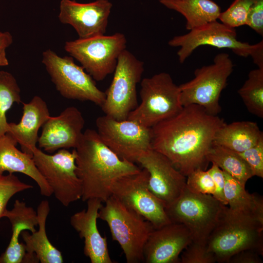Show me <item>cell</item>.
Returning <instances> with one entry per match:
<instances>
[{"label": "cell", "mask_w": 263, "mask_h": 263, "mask_svg": "<svg viewBox=\"0 0 263 263\" xmlns=\"http://www.w3.org/2000/svg\"><path fill=\"white\" fill-rule=\"evenodd\" d=\"M233 67L229 55L222 53L214 57L211 64L196 69L193 79L179 86L182 106L196 104L209 113L218 115L222 109L221 94Z\"/></svg>", "instance_id": "7"}, {"label": "cell", "mask_w": 263, "mask_h": 263, "mask_svg": "<svg viewBox=\"0 0 263 263\" xmlns=\"http://www.w3.org/2000/svg\"><path fill=\"white\" fill-rule=\"evenodd\" d=\"M75 149H60L53 154L37 148L33 158L39 172L50 187L52 194L64 207L81 199L82 187L76 172Z\"/></svg>", "instance_id": "12"}, {"label": "cell", "mask_w": 263, "mask_h": 263, "mask_svg": "<svg viewBox=\"0 0 263 263\" xmlns=\"http://www.w3.org/2000/svg\"><path fill=\"white\" fill-rule=\"evenodd\" d=\"M126 44L124 34L115 33L67 41L64 50L95 81H100L114 72Z\"/></svg>", "instance_id": "10"}, {"label": "cell", "mask_w": 263, "mask_h": 263, "mask_svg": "<svg viewBox=\"0 0 263 263\" xmlns=\"http://www.w3.org/2000/svg\"><path fill=\"white\" fill-rule=\"evenodd\" d=\"M3 217H7L11 225L12 236L5 251L0 256V263H25L26 256L24 244L19 238L24 230L35 232L38 225L37 211L19 200L15 201L11 210H5Z\"/></svg>", "instance_id": "21"}, {"label": "cell", "mask_w": 263, "mask_h": 263, "mask_svg": "<svg viewBox=\"0 0 263 263\" xmlns=\"http://www.w3.org/2000/svg\"><path fill=\"white\" fill-rule=\"evenodd\" d=\"M141 103L128 119L151 128L178 113L183 108L180 90L166 72L144 78L141 82Z\"/></svg>", "instance_id": "6"}, {"label": "cell", "mask_w": 263, "mask_h": 263, "mask_svg": "<svg viewBox=\"0 0 263 263\" xmlns=\"http://www.w3.org/2000/svg\"><path fill=\"white\" fill-rule=\"evenodd\" d=\"M225 197L229 208L246 214L263 225V199L262 196L249 193L245 187L224 171Z\"/></svg>", "instance_id": "26"}, {"label": "cell", "mask_w": 263, "mask_h": 263, "mask_svg": "<svg viewBox=\"0 0 263 263\" xmlns=\"http://www.w3.org/2000/svg\"><path fill=\"white\" fill-rule=\"evenodd\" d=\"M250 168L253 176L263 177V138L255 145L239 153Z\"/></svg>", "instance_id": "34"}, {"label": "cell", "mask_w": 263, "mask_h": 263, "mask_svg": "<svg viewBox=\"0 0 263 263\" xmlns=\"http://www.w3.org/2000/svg\"><path fill=\"white\" fill-rule=\"evenodd\" d=\"M13 37L8 32H0V49L8 47L13 42Z\"/></svg>", "instance_id": "38"}, {"label": "cell", "mask_w": 263, "mask_h": 263, "mask_svg": "<svg viewBox=\"0 0 263 263\" xmlns=\"http://www.w3.org/2000/svg\"><path fill=\"white\" fill-rule=\"evenodd\" d=\"M261 255L253 249H246L233 255L227 263H262Z\"/></svg>", "instance_id": "37"}, {"label": "cell", "mask_w": 263, "mask_h": 263, "mask_svg": "<svg viewBox=\"0 0 263 263\" xmlns=\"http://www.w3.org/2000/svg\"><path fill=\"white\" fill-rule=\"evenodd\" d=\"M186 188L192 192L213 195L215 186L207 170L197 169L186 177Z\"/></svg>", "instance_id": "32"}, {"label": "cell", "mask_w": 263, "mask_h": 263, "mask_svg": "<svg viewBox=\"0 0 263 263\" xmlns=\"http://www.w3.org/2000/svg\"><path fill=\"white\" fill-rule=\"evenodd\" d=\"M246 25L263 36V0H256L251 6Z\"/></svg>", "instance_id": "35"}, {"label": "cell", "mask_w": 263, "mask_h": 263, "mask_svg": "<svg viewBox=\"0 0 263 263\" xmlns=\"http://www.w3.org/2000/svg\"><path fill=\"white\" fill-rule=\"evenodd\" d=\"M149 173L143 168L137 173L121 177L111 187L112 195L150 222L155 228L171 223L163 203L148 187Z\"/></svg>", "instance_id": "14"}, {"label": "cell", "mask_w": 263, "mask_h": 263, "mask_svg": "<svg viewBox=\"0 0 263 263\" xmlns=\"http://www.w3.org/2000/svg\"><path fill=\"white\" fill-rule=\"evenodd\" d=\"M167 8L177 11L186 19V28L191 30L218 19L221 10L211 0H159Z\"/></svg>", "instance_id": "25"}, {"label": "cell", "mask_w": 263, "mask_h": 263, "mask_svg": "<svg viewBox=\"0 0 263 263\" xmlns=\"http://www.w3.org/2000/svg\"><path fill=\"white\" fill-rule=\"evenodd\" d=\"M181 263H214L216 258L207 247L203 244L192 241L182 252Z\"/></svg>", "instance_id": "33"}, {"label": "cell", "mask_w": 263, "mask_h": 263, "mask_svg": "<svg viewBox=\"0 0 263 263\" xmlns=\"http://www.w3.org/2000/svg\"><path fill=\"white\" fill-rule=\"evenodd\" d=\"M50 210L49 202L42 200L37 211L38 230L31 233L24 230L21 233L26 251L25 263H62L64 262L61 252L52 244L47 235L46 223Z\"/></svg>", "instance_id": "23"}, {"label": "cell", "mask_w": 263, "mask_h": 263, "mask_svg": "<svg viewBox=\"0 0 263 263\" xmlns=\"http://www.w3.org/2000/svg\"><path fill=\"white\" fill-rule=\"evenodd\" d=\"M112 7L108 0L86 3L61 0L58 19L61 23L72 26L79 38L105 35Z\"/></svg>", "instance_id": "16"}, {"label": "cell", "mask_w": 263, "mask_h": 263, "mask_svg": "<svg viewBox=\"0 0 263 263\" xmlns=\"http://www.w3.org/2000/svg\"><path fill=\"white\" fill-rule=\"evenodd\" d=\"M223 206L212 195L195 193L186 186L179 197L165 208L171 222L181 224L188 229L192 241L207 244Z\"/></svg>", "instance_id": "8"}, {"label": "cell", "mask_w": 263, "mask_h": 263, "mask_svg": "<svg viewBox=\"0 0 263 263\" xmlns=\"http://www.w3.org/2000/svg\"><path fill=\"white\" fill-rule=\"evenodd\" d=\"M21 102L20 89L16 78L10 73L0 71V136L8 131L7 112L14 103Z\"/></svg>", "instance_id": "29"}, {"label": "cell", "mask_w": 263, "mask_h": 263, "mask_svg": "<svg viewBox=\"0 0 263 263\" xmlns=\"http://www.w3.org/2000/svg\"><path fill=\"white\" fill-rule=\"evenodd\" d=\"M17 144L7 133L0 136V174L5 171L23 173L36 182L41 195L50 196L52 190L37 168L33 155L18 150Z\"/></svg>", "instance_id": "22"}, {"label": "cell", "mask_w": 263, "mask_h": 263, "mask_svg": "<svg viewBox=\"0 0 263 263\" xmlns=\"http://www.w3.org/2000/svg\"><path fill=\"white\" fill-rule=\"evenodd\" d=\"M144 71L142 61L127 49L121 53L101 107L105 115L118 120L128 119L130 113L138 105L137 85Z\"/></svg>", "instance_id": "11"}, {"label": "cell", "mask_w": 263, "mask_h": 263, "mask_svg": "<svg viewBox=\"0 0 263 263\" xmlns=\"http://www.w3.org/2000/svg\"><path fill=\"white\" fill-rule=\"evenodd\" d=\"M207 159L244 187L248 180L253 176L250 167L239 153L222 146L213 144Z\"/></svg>", "instance_id": "27"}, {"label": "cell", "mask_w": 263, "mask_h": 263, "mask_svg": "<svg viewBox=\"0 0 263 263\" xmlns=\"http://www.w3.org/2000/svg\"><path fill=\"white\" fill-rule=\"evenodd\" d=\"M100 208L98 218L105 221L112 239L120 245L128 263L143 261V249L153 225L112 195Z\"/></svg>", "instance_id": "4"}, {"label": "cell", "mask_w": 263, "mask_h": 263, "mask_svg": "<svg viewBox=\"0 0 263 263\" xmlns=\"http://www.w3.org/2000/svg\"><path fill=\"white\" fill-rule=\"evenodd\" d=\"M86 209L74 213L70 218L72 226L84 239V254L92 263H113L109 255L106 237L97 228L98 211L102 202L96 198L88 200Z\"/></svg>", "instance_id": "19"}, {"label": "cell", "mask_w": 263, "mask_h": 263, "mask_svg": "<svg viewBox=\"0 0 263 263\" xmlns=\"http://www.w3.org/2000/svg\"><path fill=\"white\" fill-rule=\"evenodd\" d=\"M22 104L23 113L20 121L9 123L7 133L20 145L22 151L33 155L37 148L39 130L51 115L47 103L38 95Z\"/></svg>", "instance_id": "20"}, {"label": "cell", "mask_w": 263, "mask_h": 263, "mask_svg": "<svg viewBox=\"0 0 263 263\" xmlns=\"http://www.w3.org/2000/svg\"><path fill=\"white\" fill-rule=\"evenodd\" d=\"M263 225L251 216L224 205L207 241L216 262L227 263L233 255L253 249L263 255Z\"/></svg>", "instance_id": "3"}, {"label": "cell", "mask_w": 263, "mask_h": 263, "mask_svg": "<svg viewBox=\"0 0 263 263\" xmlns=\"http://www.w3.org/2000/svg\"><path fill=\"white\" fill-rule=\"evenodd\" d=\"M149 173L148 187L165 208L175 201L186 186V177L164 155L150 149L137 160Z\"/></svg>", "instance_id": "15"}, {"label": "cell", "mask_w": 263, "mask_h": 263, "mask_svg": "<svg viewBox=\"0 0 263 263\" xmlns=\"http://www.w3.org/2000/svg\"><path fill=\"white\" fill-rule=\"evenodd\" d=\"M249 113L263 117V69L257 68L249 72L247 79L238 91Z\"/></svg>", "instance_id": "28"}, {"label": "cell", "mask_w": 263, "mask_h": 263, "mask_svg": "<svg viewBox=\"0 0 263 263\" xmlns=\"http://www.w3.org/2000/svg\"><path fill=\"white\" fill-rule=\"evenodd\" d=\"M33 188L21 181L13 173L0 174V219L3 217L8 202L14 195Z\"/></svg>", "instance_id": "31"}, {"label": "cell", "mask_w": 263, "mask_h": 263, "mask_svg": "<svg viewBox=\"0 0 263 263\" xmlns=\"http://www.w3.org/2000/svg\"><path fill=\"white\" fill-rule=\"evenodd\" d=\"M255 0H235L225 11L220 13L218 19L232 28L246 25L250 8Z\"/></svg>", "instance_id": "30"}, {"label": "cell", "mask_w": 263, "mask_h": 263, "mask_svg": "<svg viewBox=\"0 0 263 263\" xmlns=\"http://www.w3.org/2000/svg\"><path fill=\"white\" fill-rule=\"evenodd\" d=\"M5 50V48L0 49V66H5L9 64Z\"/></svg>", "instance_id": "39"}, {"label": "cell", "mask_w": 263, "mask_h": 263, "mask_svg": "<svg viewBox=\"0 0 263 263\" xmlns=\"http://www.w3.org/2000/svg\"><path fill=\"white\" fill-rule=\"evenodd\" d=\"M85 123L81 112L74 106L66 108L57 116H50L42 127L38 147L49 153L75 149L82 137Z\"/></svg>", "instance_id": "17"}, {"label": "cell", "mask_w": 263, "mask_h": 263, "mask_svg": "<svg viewBox=\"0 0 263 263\" xmlns=\"http://www.w3.org/2000/svg\"><path fill=\"white\" fill-rule=\"evenodd\" d=\"M192 241L191 235L182 224L171 222L154 228L144 247L146 263H179L180 254Z\"/></svg>", "instance_id": "18"}, {"label": "cell", "mask_w": 263, "mask_h": 263, "mask_svg": "<svg viewBox=\"0 0 263 263\" xmlns=\"http://www.w3.org/2000/svg\"><path fill=\"white\" fill-rule=\"evenodd\" d=\"M171 47H179V61L183 63L198 47L209 45L218 49H231L234 53L244 57L250 56L258 68H263V41L250 44L237 39L235 28L215 20L188 33L174 37L168 42Z\"/></svg>", "instance_id": "5"}, {"label": "cell", "mask_w": 263, "mask_h": 263, "mask_svg": "<svg viewBox=\"0 0 263 263\" xmlns=\"http://www.w3.org/2000/svg\"><path fill=\"white\" fill-rule=\"evenodd\" d=\"M211 167L207 170L215 186V191L212 195L221 204L226 206L227 202L225 197V179L223 171L216 165L212 163Z\"/></svg>", "instance_id": "36"}, {"label": "cell", "mask_w": 263, "mask_h": 263, "mask_svg": "<svg viewBox=\"0 0 263 263\" xmlns=\"http://www.w3.org/2000/svg\"><path fill=\"white\" fill-rule=\"evenodd\" d=\"M95 124L102 142L122 159L137 163L141 155L151 149V128L132 120H118L105 114L98 117Z\"/></svg>", "instance_id": "13"}, {"label": "cell", "mask_w": 263, "mask_h": 263, "mask_svg": "<svg viewBox=\"0 0 263 263\" xmlns=\"http://www.w3.org/2000/svg\"><path fill=\"white\" fill-rule=\"evenodd\" d=\"M42 63L56 90L69 99L90 101L101 107L105 93L96 85L95 80L72 56H60L51 49L42 53Z\"/></svg>", "instance_id": "9"}, {"label": "cell", "mask_w": 263, "mask_h": 263, "mask_svg": "<svg viewBox=\"0 0 263 263\" xmlns=\"http://www.w3.org/2000/svg\"><path fill=\"white\" fill-rule=\"evenodd\" d=\"M75 149L83 201L96 198L105 202L112 195L111 187L115 180L141 170L134 163L118 156L94 130H86Z\"/></svg>", "instance_id": "2"}, {"label": "cell", "mask_w": 263, "mask_h": 263, "mask_svg": "<svg viewBox=\"0 0 263 263\" xmlns=\"http://www.w3.org/2000/svg\"><path fill=\"white\" fill-rule=\"evenodd\" d=\"M225 123L200 106H184L176 114L151 128V149L166 156L187 177L195 169L206 170L215 135Z\"/></svg>", "instance_id": "1"}, {"label": "cell", "mask_w": 263, "mask_h": 263, "mask_svg": "<svg viewBox=\"0 0 263 263\" xmlns=\"http://www.w3.org/2000/svg\"><path fill=\"white\" fill-rule=\"evenodd\" d=\"M263 138V133L254 122L225 123L217 131L213 144L241 153Z\"/></svg>", "instance_id": "24"}]
</instances>
